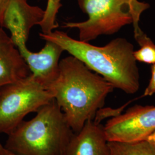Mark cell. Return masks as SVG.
I'll return each mask as SVG.
<instances>
[{
	"label": "cell",
	"instance_id": "cell-1",
	"mask_svg": "<svg viewBox=\"0 0 155 155\" xmlns=\"http://www.w3.org/2000/svg\"><path fill=\"white\" fill-rule=\"evenodd\" d=\"M114 89L104 78L71 55L60 61L58 78L47 90L77 133L86 122L94 120Z\"/></svg>",
	"mask_w": 155,
	"mask_h": 155
},
{
	"label": "cell",
	"instance_id": "cell-2",
	"mask_svg": "<svg viewBox=\"0 0 155 155\" xmlns=\"http://www.w3.org/2000/svg\"><path fill=\"white\" fill-rule=\"evenodd\" d=\"M39 36L45 41L59 45L64 51L104 78L114 88L128 94L139 91L140 74L133 55L134 45L127 39L116 38L104 46L98 47L73 39L60 31L41 33Z\"/></svg>",
	"mask_w": 155,
	"mask_h": 155
},
{
	"label": "cell",
	"instance_id": "cell-3",
	"mask_svg": "<svg viewBox=\"0 0 155 155\" xmlns=\"http://www.w3.org/2000/svg\"><path fill=\"white\" fill-rule=\"evenodd\" d=\"M21 122L4 145L16 155H63L74 132L55 100Z\"/></svg>",
	"mask_w": 155,
	"mask_h": 155
},
{
	"label": "cell",
	"instance_id": "cell-4",
	"mask_svg": "<svg viewBox=\"0 0 155 155\" xmlns=\"http://www.w3.org/2000/svg\"><path fill=\"white\" fill-rule=\"evenodd\" d=\"M88 19L81 22H64L63 27L76 28L79 40L89 42L102 35H111L122 27L139 25L140 17L150 8L139 0H77Z\"/></svg>",
	"mask_w": 155,
	"mask_h": 155
},
{
	"label": "cell",
	"instance_id": "cell-5",
	"mask_svg": "<svg viewBox=\"0 0 155 155\" xmlns=\"http://www.w3.org/2000/svg\"><path fill=\"white\" fill-rule=\"evenodd\" d=\"M54 100L50 91L30 74L0 89V133L9 134L31 113Z\"/></svg>",
	"mask_w": 155,
	"mask_h": 155
},
{
	"label": "cell",
	"instance_id": "cell-6",
	"mask_svg": "<svg viewBox=\"0 0 155 155\" xmlns=\"http://www.w3.org/2000/svg\"><path fill=\"white\" fill-rule=\"evenodd\" d=\"M154 131L155 106H133L111 117L104 126L107 142L137 143L146 140Z\"/></svg>",
	"mask_w": 155,
	"mask_h": 155
},
{
	"label": "cell",
	"instance_id": "cell-7",
	"mask_svg": "<svg viewBox=\"0 0 155 155\" xmlns=\"http://www.w3.org/2000/svg\"><path fill=\"white\" fill-rule=\"evenodd\" d=\"M44 47L38 52L31 51L25 43L16 45L33 79L47 89L59 75L60 58L64 51L59 45L45 41Z\"/></svg>",
	"mask_w": 155,
	"mask_h": 155
},
{
	"label": "cell",
	"instance_id": "cell-8",
	"mask_svg": "<svg viewBox=\"0 0 155 155\" xmlns=\"http://www.w3.org/2000/svg\"><path fill=\"white\" fill-rule=\"evenodd\" d=\"M45 13V10L38 6L29 5L27 0H10L0 25L9 31L15 45L19 43H27L31 29L39 25Z\"/></svg>",
	"mask_w": 155,
	"mask_h": 155
},
{
	"label": "cell",
	"instance_id": "cell-9",
	"mask_svg": "<svg viewBox=\"0 0 155 155\" xmlns=\"http://www.w3.org/2000/svg\"><path fill=\"white\" fill-rule=\"evenodd\" d=\"M104 125L89 120L82 129L74 133L63 155H109Z\"/></svg>",
	"mask_w": 155,
	"mask_h": 155
},
{
	"label": "cell",
	"instance_id": "cell-10",
	"mask_svg": "<svg viewBox=\"0 0 155 155\" xmlns=\"http://www.w3.org/2000/svg\"><path fill=\"white\" fill-rule=\"evenodd\" d=\"M31 74L11 37L0 28V89Z\"/></svg>",
	"mask_w": 155,
	"mask_h": 155
},
{
	"label": "cell",
	"instance_id": "cell-11",
	"mask_svg": "<svg viewBox=\"0 0 155 155\" xmlns=\"http://www.w3.org/2000/svg\"><path fill=\"white\" fill-rule=\"evenodd\" d=\"M134 36L140 48L134 51L137 61L150 64H155V45L152 40L140 28L139 25L133 26Z\"/></svg>",
	"mask_w": 155,
	"mask_h": 155
},
{
	"label": "cell",
	"instance_id": "cell-12",
	"mask_svg": "<svg viewBox=\"0 0 155 155\" xmlns=\"http://www.w3.org/2000/svg\"><path fill=\"white\" fill-rule=\"evenodd\" d=\"M109 155H155V147L144 140L134 143L108 142Z\"/></svg>",
	"mask_w": 155,
	"mask_h": 155
},
{
	"label": "cell",
	"instance_id": "cell-13",
	"mask_svg": "<svg viewBox=\"0 0 155 155\" xmlns=\"http://www.w3.org/2000/svg\"><path fill=\"white\" fill-rule=\"evenodd\" d=\"M61 0H48L47 5L45 10V16L39 25L41 28L43 33H51L58 27L56 22V18L61 6Z\"/></svg>",
	"mask_w": 155,
	"mask_h": 155
},
{
	"label": "cell",
	"instance_id": "cell-14",
	"mask_svg": "<svg viewBox=\"0 0 155 155\" xmlns=\"http://www.w3.org/2000/svg\"><path fill=\"white\" fill-rule=\"evenodd\" d=\"M150 70L151 78L150 79V82L146 89H145L142 97L152 96L155 94V64L152 65Z\"/></svg>",
	"mask_w": 155,
	"mask_h": 155
},
{
	"label": "cell",
	"instance_id": "cell-15",
	"mask_svg": "<svg viewBox=\"0 0 155 155\" xmlns=\"http://www.w3.org/2000/svg\"><path fill=\"white\" fill-rule=\"evenodd\" d=\"M10 0H0V22L3 15V13L5 10Z\"/></svg>",
	"mask_w": 155,
	"mask_h": 155
},
{
	"label": "cell",
	"instance_id": "cell-16",
	"mask_svg": "<svg viewBox=\"0 0 155 155\" xmlns=\"http://www.w3.org/2000/svg\"><path fill=\"white\" fill-rule=\"evenodd\" d=\"M0 155H16L6 150L4 146L0 144Z\"/></svg>",
	"mask_w": 155,
	"mask_h": 155
},
{
	"label": "cell",
	"instance_id": "cell-17",
	"mask_svg": "<svg viewBox=\"0 0 155 155\" xmlns=\"http://www.w3.org/2000/svg\"><path fill=\"white\" fill-rule=\"evenodd\" d=\"M146 140L155 147V131L152 133Z\"/></svg>",
	"mask_w": 155,
	"mask_h": 155
}]
</instances>
